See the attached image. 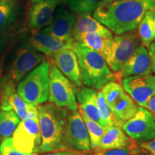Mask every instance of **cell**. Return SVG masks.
Masks as SVG:
<instances>
[{"instance_id":"cell-1","label":"cell","mask_w":155,"mask_h":155,"mask_svg":"<svg viewBox=\"0 0 155 155\" xmlns=\"http://www.w3.org/2000/svg\"><path fill=\"white\" fill-rule=\"evenodd\" d=\"M148 11L155 12V0L101 1L94 18L119 35L136 30Z\"/></svg>"},{"instance_id":"cell-2","label":"cell","mask_w":155,"mask_h":155,"mask_svg":"<svg viewBox=\"0 0 155 155\" xmlns=\"http://www.w3.org/2000/svg\"><path fill=\"white\" fill-rule=\"evenodd\" d=\"M41 145L39 154L66 150L64 144L68 110L52 103L37 106Z\"/></svg>"},{"instance_id":"cell-3","label":"cell","mask_w":155,"mask_h":155,"mask_svg":"<svg viewBox=\"0 0 155 155\" xmlns=\"http://www.w3.org/2000/svg\"><path fill=\"white\" fill-rule=\"evenodd\" d=\"M82 83L86 87L101 91L106 83L116 79L104 57L99 53L74 42Z\"/></svg>"},{"instance_id":"cell-4","label":"cell","mask_w":155,"mask_h":155,"mask_svg":"<svg viewBox=\"0 0 155 155\" xmlns=\"http://www.w3.org/2000/svg\"><path fill=\"white\" fill-rule=\"evenodd\" d=\"M50 62H42L18 83V94L28 104L38 106L48 100Z\"/></svg>"},{"instance_id":"cell-5","label":"cell","mask_w":155,"mask_h":155,"mask_svg":"<svg viewBox=\"0 0 155 155\" xmlns=\"http://www.w3.org/2000/svg\"><path fill=\"white\" fill-rule=\"evenodd\" d=\"M139 44V37L134 30L116 35L111 39L102 56L112 72H119Z\"/></svg>"},{"instance_id":"cell-6","label":"cell","mask_w":155,"mask_h":155,"mask_svg":"<svg viewBox=\"0 0 155 155\" xmlns=\"http://www.w3.org/2000/svg\"><path fill=\"white\" fill-rule=\"evenodd\" d=\"M76 88L58 70L53 63L50 64L48 101L54 105L65 108L70 111L78 110L76 103Z\"/></svg>"},{"instance_id":"cell-7","label":"cell","mask_w":155,"mask_h":155,"mask_svg":"<svg viewBox=\"0 0 155 155\" xmlns=\"http://www.w3.org/2000/svg\"><path fill=\"white\" fill-rule=\"evenodd\" d=\"M15 148L28 154H38L41 145L38 112L37 106L32 108L28 117L19 123L12 137Z\"/></svg>"},{"instance_id":"cell-8","label":"cell","mask_w":155,"mask_h":155,"mask_svg":"<svg viewBox=\"0 0 155 155\" xmlns=\"http://www.w3.org/2000/svg\"><path fill=\"white\" fill-rule=\"evenodd\" d=\"M101 91L118 120L124 122L136 114L138 105L136 104L120 83L111 81L106 83Z\"/></svg>"},{"instance_id":"cell-9","label":"cell","mask_w":155,"mask_h":155,"mask_svg":"<svg viewBox=\"0 0 155 155\" xmlns=\"http://www.w3.org/2000/svg\"><path fill=\"white\" fill-rule=\"evenodd\" d=\"M64 144L66 150L89 152L91 151L88 130L79 109L68 111Z\"/></svg>"},{"instance_id":"cell-10","label":"cell","mask_w":155,"mask_h":155,"mask_svg":"<svg viewBox=\"0 0 155 155\" xmlns=\"http://www.w3.org/2000/svg\"><path fill=\"white\" fill-rule=\"evenodd\" d=\"M121 128L136 142H147L155 137V118L147 108L138 106L136 114L124 122Z\"/></svg>"},{"instance_id":"cell-11","label":"cell","mask_w":155,"mask_h":155,"mask_svg":"<svg viewBox=\"0 0 155 155\" xmlns=\"http://www.w3.org/2000/svg\"><path fill=\"white\" fill-rule=\"evenodd\" d=\"M45 58L32 46L25 45L19 48L13 55L8 73L5 78L18 83L40 63Z\"/></svg>"},{"instance_id":"cell-12","label":"cell","mask_w":155,"mask_h":155,"mask_svg":"<svg viewBox=\"0 0 155 155\" xmlns=\"http://www.w3.org/2000/svg\"><path fill=\"white\" fill-rule=\"evenodd\" d=\"M121 86L137 105L144 107L147 101L155 96V75L127 77L121 81Z\"/></svg>"},{"instance_id":"cell-13","label":"cell","mask_w":155,"mask_h":155,"mask_svg":"<svg viewBox=\"0 0 155 155\" xmlns=\"http://www.w3.org/2000/svg\"><path fill=\"white\" fill-rule=\"evenodd\" d=\"M16 84L10 79L5 78L0 92V109L14 111L21 121L28 117L34 106L25 101L18 94Z\"/></svg>"},{"instance_id":"cell-14","label":"cell","mask_w":155,"mask_h":155,"mask_svg":"<svg viewBox=\"0 0 155 155\" xmlns=\"http://www.w3.org/2000/svg\"><path fill=\"white\" fill-rule=\"evenodd\" d=\"M152 73L151 59L148 49L142 44H139L131 57L114 75L116 79L121 82L123 79L127 77L148 75Z\"/></svg>"},{"instance_id":"cell-15","label":"cell","mask_w":155,"mask_h":155,"mask_svg":"<svg viewBox=\"0 0 155 155\" xmlns=\"http://www.w3.org/2000/svg\"><path fill=\"white\" fill-rule=\"evenodd\" d=\"M75 21L76 18L73 13L63 7H59L55 9L52 22L43 30L62 42L74 43L72 32Z\"/></svg>"},{"instance_id":"cell-16","label":"cell","mask_w":155,"mask_h":155,"mask_svg":"<svg viewBox=\"0 0 155 155\" xmlns=\"http://www.w3.org/2000/svg\"><path fill=\"white\" fill-rule=\"evenodd\" d=\"M53 63L75 86H82L80 68L76 53L73 49H65L52 55Z\"/></svg>"},{"instance_id":"cell-17","label":"cell","mask_w":155,"mask_h":155,"mask_svg":"<svg viewBox=\"0 0 155 155\" xmlns=\"http://www.w3.org/2000/svg\"><path fill=\"white\" fill-rule=\"evenodd\" d=\"M59 2L60 0H46L35 3L29 11V28L35 32L50 25Z\"/></svg>"},{"instance_id":"cell-18","label":"cell","mask_w":155,"mask_h":155,"mask_svg":"<svg viewBox=\"0 0 155 155\" xmlns=\"http://www.w3.org/2000/svg\"><path fill=\"white\" fill-rule=\"evenodd\" d=\"M74 43H66L58 40L42 29L34 32L30 39V45L39 53L48 56L65 49H73Z\"/></svg>"},{"instance_id":"cell-19","label":"cell","mask_w":155,"mask_h":155,"mask_svg":"<svg viewBox=\"0 0 155 155\" xmlns=\"http://www.w3.org/2000/svg\"><path fill=\"white\" fill-rule=\"evenodd\" d=\"M97 94L98 91L94 88L81 86L76 89L75 96L79 111L88 119L100 124V116L96 101Z\"/></svg>"},{"instance_id":"cell-20","label":"cell","mask_w":155,"mask_h":155,"mask_svg":"<svg viewBox=\"0 0 155 155\" xmlns=\"http://www.w3.org/2000/svg\"><path fill=\"white\" fill-rule=\"evenodd\" d=\"M135 143L137 142L129 138L121 127L111 126L106 128V131L101 141L98 151L124 148L130 147Z\"/></svg>"},{"instance_id":"cell-21","label":"cell","mask_w":155,"mask_h":155,"mask_svg":"<svg viewBox=\"0 0 155 155\" xmlns=\"http://www.w3.org/2000/svg\"><path fill=\"white\" fill-rule=\"evenodd\" d=\"M83 33H99L102 35L113 38V32L104 25L97 21L88 13H80L77 17L72 36L75 38Z\"/></svg>"},{"instance_id":"cell-22","label":"cell","mask_w":155,"mask_h":155,"mask_svg":"<svg viewBox=\"0 0 155 155\" xmlns=\"http://www.w3.org/2000/svg\"><path fill=\"white\" fill-rule=\"evenodd\" d=\"M113 38L102 35L99 33H83L75 38L74 42L83 47L95 50L102 55L106 46Z\"/></svg>"},{"instance_id":"cell-23","label":"cell","mask_w":155,"mask_h":155,"mask_svg":"<svg viewBox=\"0 0 155 155\" xmlns=\"http://www.w3.org/2000/svg\"><path fill=\"white\" fill-rule=\"evenodd\" d=\"M155 12L148 11L138 26V35L142 45L148 48L155 40Z\"/></svg>"},{"instance_id":"cell-24","label":"cell","mask_w":155,"mask_h":155,"mask_svg":"<svg viewBox=\"0 0 155 155\" xmlns=\"http://www.w3.org/2000/svg\"><path fill=\"white\" fill-rule=\"evenodd\" d=\"M97 106L100 116V124L104 127H108L111 126H117L121 127L124 122L118 120L114 115L109 106L104 98L101 91H98L97 94Z\"/></svg>"},{"instance_id":"cell-25","label":"cell","mask_w":155,"mask_h":155,"mask_svg":"<svg viewBox=\"0 0 155 155\" xmlns=\"http://www.w3.org/2000/svg\"><path fill=\"white\" fill-rule=\"evenodd\" d=\"M19 122L20 119L14 111L0 109V137L10 138Z\"/></svg>"},{"instance_id":"cell-26","label":"cell","mask_w":155,"mask_h":155,"mask_svg":"<svg viewBox=\"0 0 155 155\" xmlns=\"http://www.w3.org/2000/svg\"><path fill=\"white\" fill-rule=\"evenodd\" d=\"M17 5L11 0L0 1V32L7 30L17 17Z\"/></svg>"},{"instance_id":"cell-27","label":"cell","mask_w":155,"mask_h":155,"mask_svg":"<svg viewBox=\"0 0 155 155\" xmlns=\"http://www.w3.org/2000/svg\"><path fill=\"white\" fill-rule=\"evenodd\" d=\"M81 114L83 119H84L87 130H88L91 150L96 152H98L99 150L100 143L101 141L102 137L106 131V127H103L98 122L92 121V120L88 119L86 115H84L81 112Z\"/></svg>"},{"instance_id":"cell-28","label":"cell","mask_w":155,"mask_h":155,"mask_svg":"<svg viewBox=\"0 0 155 155\" xmlns=\"http://www.w3.org/2000/svg\"><path fill=\"white\" fill-rule=\"evenodd\" d=\"M139 148L138 143H135L130 147H124V148L98 151L94 155H134L138 151Z\"/></svg>"},{"instance_id":"cell-29","label":"cell","mask_w":155,"mask_h":155,"mask_svg":"<svg viewBox=\"0 0 155 155\" xmlns=\"http://www.w3.org/2000/svg\"><path fill=\"white\" fill-rule=\"evenodd\" d=\"M0 155H32L28 153L19 152L15 148L12 139H4L0 145Z\"/></svg>"},{"instance_id":"cell-30","label":"cell","mask_w":155,"mask_h":155,"mask_svg":"<svg viewBox=\"0 0 155 155\" xmlns=\"http://www.w3.org/2000/svg\"><path fill=\"white\" fill-rule=\"evenodd\" d=\"M101 0H82L79 7L78 14L80 13H88L91 14L95 11Z\"/></svg>"},{"instance_id":"cell-31","label":"cell","mask_w":155,"mask_h":155,"mask_svg":"<svg viewBox=\"0 0 155 155\" xmlns=\"http://www.w3.org/2000/svg\"><path fill=\"white\" fill-rule=\"evenodd\" d=\"M9 42V36L8 35H0V75H2L4 56Z\"/></svg>"},{"instance_id":"cell-32","label":"cell","mask_w":155,"mask_h":155,"mask_svg":"<svg viewBox=\"0 0 155 155\" xmlns=\"http://www.w3.org/2000/svg\"><path fill=\"white\" fill-rule=\"evenodd\" d=\"M88 152H78L75 150H61V151H55V152H50L42 153L41 154H34L33 155H84L88 154Z\"/></svg>"},{"instance_id":"cell-33","label":"cell","mask_w":155,"mask_h":155,"mask_svg":"<svg viewBox=\"0 0 155 155\" xmlns=\"http://www.w3.org/2000/svg\"><path fill=\"white\" fill-rule=\"evenodd\" d=\"M139 146L146 150L150 155H155V137L150 141L139 143Z\"/></svg>"},{"instance_id":"cell-34","label":"cell","mask_w":155,"mask_h":155,"mask_svg":"<svg viewBox=\"0 0 155 155\" xmlns=\"http://www.w3.org/2000/svg\"><path fill=\"white\" fill-rule=\"evenodd\" d=\"M148 52L151 59L152 72L155 73V40L152 42L148 47Z\"/></svg>"},{"instance_id":"cell-35","label":"cell","mask_w":155,"mask_h":155,"mask_svg":"<svg viewBox=\"0 0 155 155\" xmlns=\"http://www.w3.org/2000/svg\"><path fill=\"white\" fill-rule=\"evenodd\" d=\"M67 1L68 3L70 9L73 12V14H78L79 7H80L81 2L82 0H67Z\"/></svg>"},{"instance_id":"cell-36","label":"cell","mask_w":155,"mask_h":155,"mask_svg":"<svg viewBox=\"0 0 155 155\" xmlns=\"http://www.w3.org/2000/svg\"><path fill=\"white\" fill-rule=\"evenodd\" d=\"M144 108H147L148 111H150L155 118V96H153L152 98H151L147 101Z\"/></svg>"},{"instance_id":"cell-37","label":"cell","mask_w":155,"mask_h":155,"mask_svg":"<svg viewBox=\"0 0 155 155\" xmlns=\"http://www.w3.org/2000/svg\"><path fill=\"white\" fill-rule=\"evenodd\" d=\"M134 155H150V154H149L146 150H144V149L141 148V147H139L138 151L136 152V154Z\"/></svg>"},{"instance_id":"cell-38","label":"cell","mask_w":155,"mask_h":155,"mask_svg":"<svg viewBox=\"0 0 155 155\" xmlns=\"http://www.w3.org/2000/svg\"><path fill=\"white\" fill-rule=\"evenodd\" d=\"M2 83H3V78H2V75H0V92H1L2 86Z\"/></svg>"},{"instance_id":"cell-39","label":"cell","mask_w":155,"mask_h":155,"mask_svg":"<svg viewBox=\"0 0 155 155\" xmlns=\"http://www.w3.org/2000/svg\"><path fill=\"white\" fill-rule=\"evenodd\" d=\"M101 1L104 2H112L119 1V0H101Z\"/></svg>"},{"instance_id":"cell-40","label":"cell","mask_w":155,"mask_h":155,"mask_svg":"<svg viewBox=\"0 0 155 155\" xmlns=\"http://www.w3.org/2000/svg\"><path fill=\"white\" fill-rule=\"evenodd\" d=\"M30 1L32 2L33 3H38V2H40L46 1V0H30Z\"/></svg>"},{"instance_id":"cell-41","label":"cell","mask_w":155,"mask_h":155,"mask_svg":"<svg viewBox=\"0 0 155 155\" xmlns=\"http://www.w3.org/2000/svg\"><path fill=\"white\" fill-rule=\"evenodd\" d=\"M0 1H7V0H0Z\"/></svg>"},{"instance_id":"cell-42","label":"cell","mask_w":155,"mask_h":155,"mask_svg":"<svg viewBox=\"0 0 155 155\" xmlns=\"http://www.w3.org/2000/svg\"><path fill=\"white\" fill-rule=\"evenodd\" d=\"M154 32H155V22H154Z\"/></svg>"},{"instance_id":"cell-43","label":"cell","mask_w":155,"mask_h":155,"mask_svg":"<svg viewBox=\"0 0 155 155\" xmlns=\"http://www.w3.org/2000/svg\"><path fill=\"white\" fill-rule=\"evenodd\" d=\"M84 155H88V154H84Z\"/></svg>"},{"instance_id":"cell-44","label":"cell","mask_w":155,"mask_h":155,"mask_svg":"<svg viewBox=\"0 0 155 155\" xmlns=\"http://www.w3.org/2000/svg\"><path fill=\"white\" fill-rule=\"evenodd\" d=\"M32 155H33V154H32Z\"/></svg>"}]
</instances>
